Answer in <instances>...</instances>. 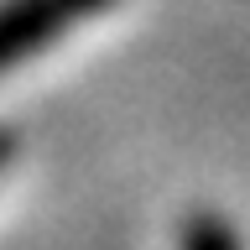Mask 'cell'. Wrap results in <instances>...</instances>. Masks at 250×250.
<instances>
[{
    "label": "cell",
    "instance_id": "6da1fadb",
    "mask_svg": "<svg viewBox=\"0 0 250 250\" xmlns=\"http://www.w3.org/2000/svg\"><path fill=\"white\" fill-rule=\"evenodd\" d=\"M115 0H0V73L37 58L78 21L109 11Z\"/></svg>",
    "mask_w": 250,
    "mask_h": 250
},
{
    "label": "cell",
    "instance_id": "7a4b0ae2",
    "mask_svg": "<svg viewBox=\"0 0 250 250\" xmlns=\"http://www.w3.org/2000/svg\"><path fill=\"white\" fill-rule=\"evenodd\" d=\"M183 250H240V240L219 214H193L183 224Z\"/></svg>",
    "mask_w": 250,
    "mask_h": 250
},
{
    "label": "cell",
    "instance_id": "3957f363",
    "mask_svg": "<svg viewBox=\"0 0 250 250\" xmlns=\"http://www.w3.org/2000/svg\"><path fill=\"white\" fill-rule=\"evenodd\" d=\"M5 156H11V136H0V167H5Z\"/></svg>",
    "mask_w": 250,
    "mask_h": 250
}]
</instances>
